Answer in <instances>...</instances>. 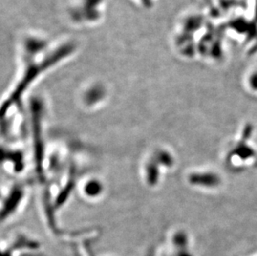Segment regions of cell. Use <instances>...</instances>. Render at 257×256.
I'll use <instances>...</instances> for the list:
<instances>
[]
</instances>
